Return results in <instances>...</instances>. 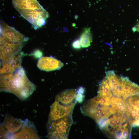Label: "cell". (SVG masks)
<instances>
[{"mask_svg": "<svg viewBox=\"0 0 139 139\" xmlns=\"http://www.w3.org/2000/svg\"><path fill=\"white\" fill-rule=\"evenodd\" d=\"M80 41L83 48H86L90 45L92 41V37L90 28L84 29L81 36Z\"/></svg>", "mask_w": 139, "mask_h": 139, "instance_id": "12", "label": "cell"}, {"mask_svg": "<svg viewBox=\"0 0 139 139\" xmlns=\"http://www.w3.org/2000/svg\"><path fill=\"white\" fill-rule=\"evenodd\" d=\"M16 10H38L43 8L37 0H12Z\"/></svg>", "mask_w": 139, "mask_h": 139, "instance_id": "10", "label": "cell"}, {"mask_svg": "<svg viewBox=\"0 0 139 139\" xmlns=\"http://www.w3.org/2000/svg\"><path fill=\"white\" fill-rule=\"evenodd\" d=\"M76 101L68 105H64L56 100L50 107L49 115V121L54 120L72 116V115Z\"/></svg>", "mask_w": 139, "mask_h": 139, "instance_id": "5", "label": "cell"}, {"mask_svg": "<svg viewBox=\"0 0 139 139\" xmlns=\"http://www.w3.org/2000/svg\"><path fill=\"white\" fill-rule=\"evenodd\" d=\"M1 74V91L12 93L20 99L24 100L35 90V85L28 79L22 67L12 73Z\"/></svg>", "mask_w": 139, "mask_h": 139, "instance_id": "1", "label": "cell"}, {"mask_svg": "<svg viewBox=\"0 0 139 139\" xmlns=\"http://www.w3.org/2000/svg\"><path fill=\"white\" fill-rule=\"evenodd\" d=\"M72 122V116L49 121L47 124L49 138L51 139H67Z\"/></svg>", "mask_w": 139, "mask_h": 139, "instance_id": "2", "label": "cell"}, {"mask_svg": "<svg viewBox=\"0 0 139 139\" xmlns=\"http://www.w3.org/2000/svg\"><path fill=\"white\" fill-rule=\"evenodd\" d=\"M0 40L8 43L24 44L28 39L14 28L1 21L0 24Z\"/></svg>", "mask_w": 139, "mask_h": 139, "instance_id": "4", "label": "cell"}, {"mask_svg": "<svg viewBox=\"0 0 139 139\" xmlns=\"http://www.w3.org/2000/svg\"><path fill=\"white\" fill-rule=\"evenodd\" d=\"M26 120L14 118L11 115H6L3 124V126L1 127V132H3L1 135L4 138H7L10 134L8 138H9L11 134H15L20 131L25 123Z\"/></svg>", "mask_w": 139, "mask_h": 139, "instance_id": "7", "label": "cell"}, {"mask_svg": "<svg viewBox=\"0 0 139 139\" xmlns=\"http://www.w3.org/2000/svg\"><path fill=\"white\" fill-rule=\"evenodd\" d=\"M64 65L60 60L51 57H42L39 59L37 64L38 68L46 71L59 70Z\"/></svg>", "mask_w": 139, "mask_h": 139, "instance_id": "8", "label": "cell"}, {"mask_svg": "<svg viewBox=\"0 0 139 139\" xmlns=\"http://www.w3.org/2000/svg\"><path fill=\"white\" fill-rule=\"evenodd\" d=\"M128 115L132 127L139 126V92L126 98Z\"/></svg>", "mask_w": 139, "mask_h": 139, "instance_id": "6", "label": "cell"}, {"mask_svg": "<svg viewBox=\"0 0 139 139\" xmlns=\"http://www.w3.org/2000/svg\"><path fill=\"white\" fill-rule=\"evenodd\" d=\"M12 138L39 139L40 137L33 124L26 120L25 123L20 131L13 135Z\"/></svg>", "mask_w": 139, "mask_h": 139, "instance_id": "9", "label": "cell"}, {"mask_svg": "<svg viewBox=\"0 0 139 139\" xmlns=\"http://www.w3.org/2000/svg\"><path fill=\"white\" fill-rule=\"evenodd\" d=\"M16 10L21 16L32 25L35 29L44 25L46 23L45 20L49 17L48 12L44 8L35 10Z\"/></svg>", "mask_w": 139, "mask_h": 139, "instance_id": "3", "label": "cell"}, {"mask_svg": "<svg viewBox=\"0 0 139 139\" xmlns=\"http://www.w3.org/2000/svg\"><path fill=\"white\" fill-rule=\"evenodd\" d=\"M73 47L75 49H79L81 48V46L80 40H76L73 41L72 44Z\"/></svg>", "mask_w": 139, "mask_h": 139, "instance_id": "14", "label": "cell"}, {"mask_svg": "<svg viewBox=\"0 0 139 139\" xmlns=\"http://www.w3.org/2000/svg\"><path fill=\"white\" fill-rule=\"evenodd\" d=\"M84 89L83 88L81 87H80L77 91V93L84 94Z\"/></svg>", "mask_w": 139, "mask_h": 139, "instance_id": "15", "label": "cell"}, {"mask_svg": "<svg viewBox=\"0 0 139 139\" xmlns=\"http://www.w3.org/2000/svg\"><path fill=\"white\" fill-rule=\"evenodd\" d=\"M77 91L74 89L66 90L57 95L55 100L64 105L71 104L76 101L75 97Z\"/></svg>", "mask_w": 139, "mask_h": 139, "instance_id": "11", "label": "cell"}, {"mask_svg": "<svg viewBox=\"0 0 139 139\" xmlns=\"http://www.w3.org/2000/svg\"><path fill=\"white\" fill-rule=\"evenodd\" d=\"M84 96L83 94L77 93L75 97V100L79 103H81L83 101Z\"/></svg>", "mask_w": 139, "mask_h": 139, "instance_id": "13", "label": "cell"}]
</instances>
